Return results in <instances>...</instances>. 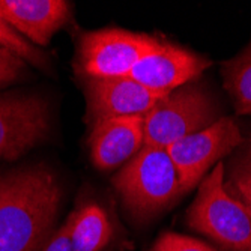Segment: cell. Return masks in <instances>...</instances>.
Returning a JSON list of instances; mask_svg holds the SVG:
<instances>
[{
	"mask_svg": "<svg viewBox=\"0 0 251 251\" xmlns=\"http://www.w3.org/2000/svg\"><path fill=\"white\" fill-rule=\"evenodd\" d=\"M208 66L209 62L196 53L163 42L161 49L142 59L126 77L153 92L170 94L197 78Z\"/></svg>",
	"mask_w": 251,
	"mask_h": 251,
	"instance_id": "cell-9",
	"label": "cell"
},
{
	"mask_svg": "<svg viewBox=\"0 0 251 251\" xmlns=\"http://www.w3.org/2000/svg\"><path fill=\"white\" fill-rule=\"evenodd\" d=\"M26 71V62L11 53L9 50L0 49V87L8 86Z\"/></svg>",
	"mask_w": 251,
	"mask_h": 251,
	"instance_id": "cell-17",
	"label": "cell"
},
{
	"mask_svg": "<svg viewBox=\"0 0 251 251\" xmlns=\"http://www.w3.org/2000/svg\"><path fill=\"white\" fill-rule=\"evenodd\" d=\"M0 49L9 50L25 62H29L39 68H45L49 63L47 56L41 50H38L27 39L23 38L20 33H17L3 20L2 15H0Z\"/></svg>",
	"mask_w": 251,
	"mask_h": 251,
	"instance_id": "cell-14",
	"label": "cell"
},
{
	"mask_svg": "<svg viewBox=\"0 0 251 251\" xmlns=\"http://www.w3.org/2000/svg\"><path fill=\"white\" fill-rule=\"evenodd\" d=\"M245 158H248L250 161H251V142L248 143V146H247V149H245V155H244Z\"/></svg>",
	"mask_w": 251,
	"mask_h": 251,
	"instance_id": "cell-19",
	"label": "cell"
},
{
	"mask_svg": "<svg viewBox=\"0 0 251 251\" xmlns=\"http://www.w3.org/2000/svg\"><path fill=\"white\" fill-rule=\"evenodd\" d=\"M111 238V221L98 203L89 201L75 211L71 230L73 251H104Z\"/></svg>",
	"mask_w": 251,
	"mask_h": 251,
	"instance_id": "cell-12",
	"label": "cell"
},
{
	"mask_svg": "<svg viewBox=\"0 0 251 251\" xmlns=\"http://www.w3.org/2000/svg\"><path fill=\"white\" fill-rule=\"evenodd\" d=\"M113 185L126 209L137 218H149L180 196L177 169L167 151L143 146L113 177Z\"/></svg>",
	"mask_w": 251,
	"mask_h": 251,
	"instance_id": "cell-2",
	"label": "cell"
},
{
	"mask_svg": "<svg viewBox=\"0 0 251 251\" xmlns=\"http://www.w3.org/2000/svg\"><path fill=\"white\" fill-rule=\"evenodd\" d=\"M167 94L139 84L129 77L87 78V116L92 122L110 118L145 116Z\"/></svg>",
	"mask_w": 251,
	"mask_h": 251,
	"instance_id": "cell-8",
	"label": "cell"
},
{
	"mask_svg": "<svg viewBox=\"0 0 251 251\" xmlns=\"http://www.w3.org/2000/svg\"><path fill=\"white\" fill-rule=\"evenodd\" d=\"M215 121L217 110L211 97L197 86H182L159 100L145 115V146L167 149Z\"/></svg>",
	"mask_w": 251,
	"mask_h": 251,
	"instance_id": "cell-5",
	"label": "cell"
},
{
	"mask_svg": "<svg viewBox=\"0 0 251 251\" xmlns=\"http://www.w3.org/2000/svg\"><path fill=\"white\" fill-rule=\"evenodd\" d=\"M242 143V134L230 118H221L211 126L187 135L166 151L177 169L182 193L193 190L217 161Z\"/></svg>",
	"mask_w": 251,
	"mask_h": 251,
	"instance_id": "cell-6",
	"label": "cell"
},
{
	"mask_svg": "<svg viewBox=\"0 0 251 251\" xmlns=\"http://www.w3.org/2000/svg\"><path fill=\"white\" fill-rule=\"evenodd\" d=\"M65 0H0V15L25 39L35 45H49L53 35L70 18Z\"/></svg>",
	"mask_w": 251,
	"mask_h": 251,
	"instance_id": "cell-11",
	"label": "cell"
},
{
	"mask_svg": "<svg viewBox=\"0 0 251 251\" xmlns=\"http://www.w3.org/2000/svg\"><path fill=\"white\" fill-rule=\"evenodd\" d=\"M163 42L124 29H102L80 36L74 70L87 78L126 77L146 56L158 51Z\"/></svg>",
	"mask_w": 251,
	"mask_h": 251,
	"instance_id": "cell-4",
	"label": "cell"
},
{
	"mask_svg": "<svg viewBox=\"0 0 251 251\" xmlns=\"http://www.w3.org/2000/svg\"><path fill=\"white\" fill-rule=\"evenodd\" d=\"M50 128L49 104L39 97H0V159L20 158Z\"/></svg>",
	"mask_w": 251,
	"mask_h": 251,
	"instance_id": "cell-7",
	"label": "cell"
},
{
	"mask_svg": "<svg viewBox=\"0 0 251 251\" xmlns=\"http://www.w3.org/2000/svg\"><path fill=\"white\" fill-rule=\"evenodd\" d=\"M188 224L227 250L251 251V218L244 204L227 191L223 163L201 182L188 209Z\"/></svg>",
	"mask_w": 251,
	"mask_h": 251,
	"instance_id": "cell-3",
	"label": "cell"
},
{
	"mask_svg": "<svg viewBox=\"0 0 251 251\" xmlns=\"http://www.w3.org/2000/svg\"><path fill=\"white\" fill-rule=\"evenodd\" d=\"M145 146V116L110 118L94 122L90 158L100 170L119 167Z\"/></svg>",
	"mask_w": 251,
	"mask_h": 251,
	"instance_id": "cell-10",
	"label": "cell"
},
{
	"mask_svg": "<svg viewBox=\"0 0 251 251\" xmlns=\"http://www.w3.org/2000/svg\"><path fill=\"white\" fill-rule=\"evenodd\" d=\"M60 188L44 167L0 175V251H39L51 238Z\"/></svg>",
	"mask_w": 251,
	"mask_h": 251,
	"instance_id": "cell-1",
	"label": "cell"
},
{
	"mask_svg": "<svg viewBox=\"0 0 251 251\" xmlns=\"http://www.w3.org/2000/svg\"><path fill=\"white\" fill-rule=\"evenodd\" d=\"M74 217L75 211L70 214V217L66 218V221L62 224V227L51 235V238L47 241L39 251H73L71 248V230L74 224Z\"/></svg>",
	"mask_w": 251,
	"mask_h": 251,
	"instance_id": "cell-18",
	"label": "cell"
},
{
	"mask_svg": "<svg viewBox=\"0 0 251 251\" xmlns=\"http://www.w3.org/2000/svg\"><path fill=\"white\" fill-rule=\"evenodd\" d=\"M224 87L239 115H251V44L223 66Z\"/></svg>",
	"mask_w": 251,
	"mask_h": 251,
	"instance_id": "cell-13",
	"label": "cell"
},
{
	"mask_svg": "<svg viewBox=\"0 0 251 251\" xmlns=\"http://www.w3.org/2000/svg\"><path fill=\"white\" fill-rule=\"evenodd\" d=\"M229 187L235 193L233 197H238L251 218V161L248 158L242 156L232 166Z\"/></svg>",
	"mask_w": 251,
	"mask_h": 251,
	"instance_id": "cell-15",
	"label": "cell"
},
{
	"mask_svg": "<svg viewBox=\"0 0 251 251\" xmlns=\"http://www.w3.org/2000/svg\"><path fill=\"white\" fill-rule=\"evenodd\" d=\"M153 251H217V250L194 238L169 232L164 233L155 242Z\"/></svg>",
	"mask_w": 251,
	"mask_h": 251,
	"instance_id": "cell-16",
	"label": "cell"
}]
</instances>
